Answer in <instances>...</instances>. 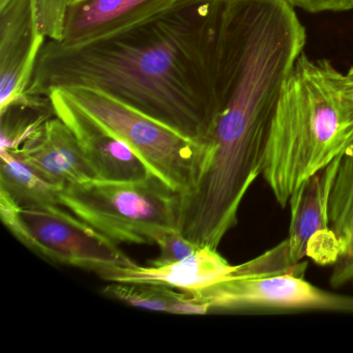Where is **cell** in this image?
I'll return each instance as SVG.
<instances>
[{
	"instance_id": "9",
	"label": "cell",
	"mask_w": 353,
	"mask_h": 353,
	"mask_svg": "<svg viewBox=\"0 0 353 353\" xmlns=\"http://www.w3.org/2000/svg\"><path fill=\"white\" fill-rule=\"evenodd\" d=\"M54 114L73 132L98 179L139 181L152 174L135 152L84 112L63 88L49 92Z\"/></svg>"
},
{
	"instance_id": "15",
	"label": "cell",
	"mask_w": 353,
	"mask_h": 353,
	"mask_svg": "<svg viewBox=\"0 0 353 353\" xmlns=\"http://www.w3.org/2000/svg\"><path fill=\"white\" fill-rule=\"evenodd\" d=\"M103 293L125 305L148 311L177 315H205L210 313L205 305L196 301L189 293L176 291L163 285L109 282Z\"/></svg>"
},
{
	"instance_id": "3",
	"label": "cell",
	"mask_w": 353,
	"mask_h": 353,
	"mask_svg": "<svg viewBox=\"0 0 353 353\" xmlns=\"http://www.w3.org/2000/svg\"><path fill=\"white\" fill-rule=\"evenodd\" d=\"M61 204L114 243L156 245L179 229L181 194L152 174L139 181L92 179L61 188Z\"/></svg>"
},
{
	"instance_id": "12",
	"label": "cell",
	"mask_w": 353,
	"mask_h": 353,
	"mask_svg": "<svg viewBox=\"0 0 353 353\" xmlns=\"http://www.w3.org/2000/svg\"><path fill=\"white\" fill-rule=\"evenodd\" d=\"M340 158L307 179L289 200L290 226L284 241L292 265L301 263L310 247L334 237L328 226V197Z\"/></svg>"
},
{
	"instance_id": "4",
	"label": "cell",
	"mask_w": 353,
	"mask_h": 353,
	"mask_svg": "<svg viewBox=\"0 0 353 353\" xmlns=\"http://www.w3.org/2000/svg\"><path fill=\"white\" fill-rule=\"evenodd\" d=\"M61 88L173 191L183 195L193 187L203 156L199 142L101 90L86 86Z\"/></svg>"
},
{
	"instance_id": "13",
	"label": "cell",
	"mask_w": 353,
	"mask_h": 353,
	"mask_svg": "<svg viewBox=\"0 0 353 353\" xmlns=\"http://www.w3.org/2000/svg\"><path fill=\"white\" fill-rule=\"evenodd\" d=\"M328 226L339 245L330 284H353V144L339 161L328 197Z\"/></svg>"
},
{
	"instance_id": "8",
	"label": "cell",
	"mask_w": 353,
	"mask_h": 353,
	"mask_svg": "<svg viewBox=\"0 0 353 353\" xmlns=\"http://www.w3.org/2000/svg\"><path fill=\"white\" fill-rule=\"evenodd\" d=\"M45 40L39 0H0V109L26 96Z\"/></svg>"
},
{
	"instance_id": "10",
	"label": "cell",
	"mask_w": 353,
	"mask_h": 353,
	"mask_svg": "<svg viewBox=\"0 0 353 353\" xmlns=\"http://www.w3.org/2000/svg\"><path fill=\"white\" fill-rule=\"evenodd\" d=\"M14 154L55 185L98 179L73 132L54 115Z\"/></svg>"
},
{
	"instance_id": "5",
	"label": "cell",
	"mask_w": 353,
	"mask_h": 353,
	"mask_svg": "<svg viewBox=\"0 0 353 353\" xmlns=\"http://www.w3.org/2000/svg\"><path fill=\"white\" fill-rule=\"evenodd\" d=\"M0 216L20 243L57 263L90 270L99 276L134 263L117 243L65 212L63 205L21 208L0 197Z\"/></svg>"
},
{
	"instance_id": "7",
	"label": "cell",
	"mask_w": 353,
	"mask_h": 353,
	"mask_svg": "<svg viewBox=\"0 0 353 353\" xmlns=\"http://www.w3.org/2000/svg\"><path fill=\"white\" fill-rule=\"evenodd\" d=\"M179 0H39L43 34L63 46L84 44L166 11Z\"/></svg>"
},
{
	"instance_id": "11",
	"label": "cell",
	"mask_w": 353,
	"mask_h": 353,
	"mask_svg": "<svg viewBox=\"0 0 353 353\" xmlns=\"http://www.w3.org/2000/svg\"><path fill=\"white\" fill-rule=\"evenodd\" d=\"M237 265H231L218 249L200 247L193 255L174 263L161 266H119L101 274L108 282L163 285L175 290L193 293L203 290L232 276Z\"/></svg>"
},
{
	"instance_id": "14",
	"label": "cell",
	"mask_w": 353,
	"mask_h": 353,
	"mask_svg": "<svg viewBox=\"0 0 353 353\" xmlns=\"http://www.w3.org/2000/svg\"><path fill=\"white\" fill-rule=\"evenodd\" d=\"M0 197L21 208L63 205V187L45 179L13 152L0 150Z\"/></svg>"
},
{
	"instance_id": "2",
	"label": "cell",
	"mask_w": 353,
	"mask_h": 353,
	"mask_svg": "<svg viewBox=\"0 0 353 353\" xmlns=\"http://www.w3.org/2000/svg\"><path fill=\"white\" fill-rule=\"evenodd\" d=\"M353 144V67L303 53L283 85L262 176L279 205Z\"/></svg>"
},
{
	"instance_id": "16",
	"label": "cell",
	"mask_w": 353,
	"mask_h": 353,
	"mask_svg": "<svg viewBox=\"0 0 353 353\" xmlns=\"http://www.w3.org/2000/svg\"><path fill=\"white\" fill-rule=\"evenodd\" d=\"M156 245L160 250V255L150 261V265L161 266L174 263L193 255L199 245L188 239L179 229L167 231L161 235Z\"/></svg>"
},
{
	"instance_id": "17",
	"label": "cell",
	"mask_w": 353,
	"mask_h": 353,
	"mask_svg": "<svg viewBox=\"0 0 353 353\" xmlns=\"http://www.w3.org/2000/svg\"><path fill=\"white\" fill-rule=\"evenodd\" d=\"M294 9L307 13H339L353 10V0H284Z\"/></svg>"
},
{
	"instance_id": "1",
	"label": "cell",
	"mask_w": 353,
	"mask_h": 353,
	"mask_svg": "<svg viewBox=\"0 0 353 353\" xmlns=\"http://www.w3.org/2000/svg\"><path fill=\"white\" fill-rule=\"evenodd\" d=\"M218 0H179L166 11L84 44L49 41L28 92L101 90L203 143L214 117Z\"/></svg>"
},
{
	"instance_id": "6",
	"label": "cell",
	"mask_w": 353,
	"mask_h": 353,
	"mask_svg": "<svg viewBox=\"0 0 353 353\" xmlns=\"http://www.w3.org/2000/svg\"><path fill=\"white\" fill-rule=\"evenodd\" d=\"M191 295L210 312L261 309L353 313V296L323 290L305 281L299 272L265 276L234 274Z\"/></svg>"
}]
</instances>
